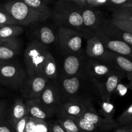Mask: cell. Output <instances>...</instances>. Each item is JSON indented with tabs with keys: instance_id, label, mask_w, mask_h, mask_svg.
Masks as SVG:
<instances>
[{
	"instance_id": "obj_1",
	"label": "cell",
	"mask_w": 132,
	"mask_h": 132,
	"mask_svg": "<svg viewBox=\"0 0 132 132\" xmlns=\"http://www.w3.org/2000/svg\"><path fill=\"white\" fill-rule=\"evenodd\" d=\"M57 86L63 103L69 101H90L99 97L90 78L83 73L63 76L53 80Z\"/></svg>"
},
{
	"instance_id": "obj_2",
	"label": "cell",
	"mask_w": 132,
	"mask_h": 132,
	"mask_svg": "<svg viewBox=\"0 0 132 132\" xmlns=\"http://www.w3.org/2000/svg\"><path fill=\"white\" fill-rule=\"evenodd\" d=\"M53 19L59 27H65L83 32L85 28L82 23L79 5L70 0H59L52 10Z\"/></svg>"
},
{
	"instance_id": "obj_3",
	"label": "cell",
	"mask_w": 132,
	"mask_h": 132,
	"mask_svg": "<svg viewBox=\"0 0 132 132\" xmlns=\"http://www.w3.org/2000/svg\"><path fill=\"white\" fill-rule=\"evenodd\" d=\"M18 25L29 26L47 20L50 17L39 12L20 0H7L3 4Z\"/></svg>"
},
{
	"instance_id": "obj_4",
	"label": "cell",
	"mask_w": 132,
	"mask_h": 132,
	"mask_svg": "<svg viewBox=\"0 0 132 132\" xmlns=\"http://www.w3.org/2000/svg\"><path fill=\"white\" fill-rule=\"evenodd\" d=\"M48 50L46 46L34 40L26 47L23 55L28 76L42 74L43 68Z\"/></svg>"
},
{
	"instance_id": "obj_5",
	"label": "cell",
	"mask_w": 132,
	"mask_h": 132,
	"mask_svg": "<svg viewBox=\"0 0 132 132\" xmlns=\"http://www.w3.org/2000/svg\"><path fill=\"white\" fill-rule=\"evenodd\" d=\"M28 75L23 67L15 62L0 63V82L13 90L21 88Z\"/></svg>"
},
{
	"instance_id": "obj_6",
	"label": "cell",
	"mask_w": 132,
	"mask_h": 132,
	"mask_svg": "<svg viewBox=\"0 0 132 132\" xmlns=\"http://www.w3.org/2000/svg\"><path fill=\"white\" fill-rule=\"evenodd\" d=\"M58 41L61 48L68 54L79 53L82 47V32L63 27L58 28Z\"/></svg>"
},
{
	"instance_id": "obj_7",
	"label": "cell",
	"mask_w": 132,
	"mask_h": 132,
	"mask_svg": "<svg viewBox=\"0 0 132 132\" xmlns=\"http://www.w3.org/2000/svg\"><path fill=\"white\" fill-rule=\"evenodd\" d=\"M48 81L49 79L43 74L28 76L25 82L20 90L26 99H38Z\"/></svg>"
},
{
	"instance_id": "obj_8",
	"label": "cell",
	"mask_w": 132,
	"mask_h": 132,
	"mask_svg": "<svg viewBox=\"0 0 132 132\" xmlns=\"http://www.w3.org/2000/svg\"><path fill=\"white\" fill-rule=\"evenodd\" d=\"M118 70L107 63L91 58L86 61L83 67L82 73L90 79L106 78L108 76Z\"/></svg>"
},
{
	"instance_id": "obj_9",
	"label": "cell",
	"mask_w": 132,
	"mask_h": 132,
	"mask_svg": "<svg viewBox=\"0 0 132 132\" xmlns=\"http://www.w3.org/2000/svg\"><path fill=\"white\" fill-rule=\"evenodd\" d=\"M125 76H126L125 73L118 71L108 76L104 82H100L95 79H91L99 97H111L114 94L117 85Z\"/></svg>"
},
{
	"instance_id": "obj_10",
	"label": "cell",
	"mask_w": 132,
	"mask_h": 132,
	"mask_svg": "<svg viewBox=\"0 0 132 132\" xmlns=\"http://www.w3.org/2000/svg\"><path fill=\"white\" fill-rule=\"evenodd\" d=\"M93 32L101 41L105 48L108 51L117 53L120 55L126 57L129 59L131 60V46H130L128 44L122 41L112 38L107 35L104 34L99 30Z\"/></svg>"
},
{
	"instance_id": "obj_11",
	"label": "cell",
	"mask_w": 132,
	"mask_h": 132,
	"mask_svg": "<svg viewBox=\"0 0 132 132\" xmlns=\"http://www.w3.org/2000/svg\"><path fill=\"white\" fill-rule=\"evenodd\" d=\"M107 63L117 70L125 73L131 82L132 77L131 60L122 55L107 50L101 59H97Z\"/></svg>"
},
{
	"instance_id": "obj_12",
	"label": "cell",
	"mask_w": 132,
	"mask_h": 132,
	"mask_svg": "<svg viewBox=\"0 0 132 132\" xmlns=\"http://www.w3.org/2000/svg\"><path fill=\"white\" fill-rule=\"evenodd\" d=\"M37 99L45 106L50 108L58 109L63 103L60 92L53 80H49Z\"/></svg>"
},
{
	"instance_id": "obj_13",
	"label": "cell",
	"mask_w": 132,
	"mask_h": 132,
	"mask_svg": "<svg viewBox=\"0 0 132 132\" xmlns=\"http://www.w3.org/2000/svg\"><path fill=\"white\" fill-rule=\"evenodd\" d=\"M88 6H80V12L85 29L95 32L100 29L104 19L99 10Z\"/></svg>"
},
{
	"instance_id": "obj_14",
	"label": "cell",
	"mask_w": 132,
	"mask_h": 132,
	"mask_svg": "<svg viewBox=\"0 0 132 132\" xmlns=\"http://www.w3.org/2000/svg\"><path fill=\"white\" fill-rule=\"evenodd\" d=\"M94 106L90 101H69L64 102L58 108L57 115L82 117L85 112Z\"/></svg>"
},
{
	"instance_id": "obj_15",
	"label": "cell",
	"mask_w": 132,
	"mask_h": 132,
	"mask_svg": "<svg viewBox=\"0 0 132 132\" xmlns=\"http://www.w3.org/2000/svg\"><path fill=\"white\" fill-rule=\"evenodd\" d=\"M27 116L32 118L41 120H47L57 115L58 109L45 106L37 99H27L25 103Z\"/></svg>"
},
{
	"instance_id": "obj_16",
	"label": "cell",
	"mask_w": 132,
	"mask_h": 132,
	"mask_svg": "<svg viewBox=\"0 0 132 132\" xmlns=\"http://www.w3.org/2000/svg\"><path fill=\"white\" fill-rule=\"evenodd\" d=\"M94 124L97 128L98 131H108L118 127V124L114 119H108L101 117L94 106L88 110L82 117Z\"/></svg>"
},
{
	"instance_id": "obj_17",
	"label": "cell",
	"mask_w": 132,
	"mask_h": 132,
	"mask_svg": "<svg viewBox=\"0 0 132 132\" xmlns=\"http://www.w3.org/2000/svg\"><path fill=\"white\" fill-rule=\"evenodd\" d=\"M82 33L84 35H88L86 45V53L88 56L92 59H101L107 51L103 44L92 31L85 30Z\"/></svg>"
},
{
	"instance_id": "obj_18",
	"label": "cell",
	"mask_w": 132,
	"mask_h": 132,
	"mask_svg": "<svg viewBox=\"0 0 132 132\" xmlns=\"http://www.w3.org/2000/svg\"><path fill=\"white\" fill-rule=\"evenodd\" d=\"M99 30L112 38L124 41L130 46L132 45V34L117 27L113 24L109 19H104L100 29Z\"/></svg>"
},
{
	"instance_id": "obj_19",
	"label": "cell",
	"mask_w": 132,
	"mask_h": 132,
	"mask_svg": "<svg viewBox=\"0 0 132 132\" xmlns=\"http://www.w3.org/2000/svg\"><path fill=\"white\" fill-rule=\"evenodd\" d=\"M86 61L78 53L70 54L64 59L63 69L66 76H73L82 73L83 67Z\"/></svg>"
},
{
	"instance_id": "obj_20",
	"label": "cell",
	"mask_w": 132,
	"mask_h": 132,
	"mask_svg": "<svg viewBox=\"0 0 132 132\" xmlns=\"http://www.w3.org/2000/svg\"><path fill=\"white\" fill-rule=\"evenodd\" d=\"M20 44L18 37L0 41V63L8 61L19 53Z\"/></svg>"
},
{
	"instance_id": "obj_21",
	"label": "cell",
	"mask_w": 132,
	"mask_h": 132,
	"mask_svg": "<svg viewBox=\"0 0 132 132\" xmlns=\"http://www.w3.org/2000/svg\"><path fill=\"white\" fill-rule=\"evenodd\" d=\"M25 116H27V106L25 103L21 99L18 98L14 101L9 116H7L6 115V117L10 124L14 127L15 123Z\"/></svg>"
},
{
	"instance_id": "obj_22",
	"label": "cell",
	"mask_w": 132,
	"mask_h": 132,
	"mask_svg": "<svg viewBox=\"0 0 132 132\" xmlns=\"http://www.w3.org/2000/svg\"><path fill=\"white\" fill-rule=\"evenodd\" d=\"M24 32L22 26L18 24H2L0 27V41L18 37Z\"/></svg>"
},
{
	"instance_id": "obj_23",
	"label": "cell",
	"mask_w": 132,
	"mask_h": 132,
	"mask_svg": "<svg viewBox=\"0 0 132 132\" xmlns=\"http://www.w3.org/2000/svg\"><path fill=\"white\" fill-rule=\"evenodd\" d=\"M42 74L49 80H55L58 77L56 62L49 51L43 68Z\"/></svg>"
},
{
	"instance_id": "obj_24",
	"label": "cell",
	"mask_w": 132,
	"mask_h": 132,
	"mask_svg": "<svg viewBox=\"0 0 132 132\" xmlns=\"http://www.w3.org/2000/svg\"><path fill=\"white\" fill-rule=\"evenodd\" d=\"M36 36L38 41L43 45L46 46L55 42V36L52 30L48 27L44 26L40 27L36 32Z\"/></svg>"
},
{
	"instance_id": "obj_25",
	"label": "cell",
	"mask_w": 132,
	"mask_h": 132,
	"mask_svg": "<svg viewBox=\"0 0 132 132\" xmlns=\"http://www.w3.org/2000/svg\"><path fill=\"white\" fill-rule=\"evenodd\" d=\"M43 14L50 17L52 10L49 6L50 0H20Z\"/></svg>"
},
{
	"instance_id": "obj_26",
	"label": "cell",
	"mask_w": 132,
	"mask_h": 132,
	"mask_svg": "<svg viewBox=\"0 0 132 132\" xmlns=\"http://www.w3.org/2000/svg\"><path fill=\"white\" fill-rule=\"evenodd\" d=\"M101 99L100 110L99 114L101 117L108 119H113L115 114V107L111 102V97H99Z\"/></svg>"
},
{
	"instance_id": "obj_27",
	"label": "cell",
	"mask_w": 132,
	"mask_h": 132,
	"mask_svg": "<svg viewBox=\"0 0 132 132\" xmlns=\"http://www.w3.org/2000/svg\"><path fill=\"white\" fill-rule=\"evenodd\" d=\"M57 121L60 124L63 129L67 132H80L81 129L78 127L77 123L72 117L57 114Z\"/></svg>"
},
{
	"instance_id": "obj_28",
	"label": "cell",
	"mask_w": 132,
	"mask_h": 132,
	"mask_svg": "<svg viewBox=\"0 0 132 132\" xmlns=\"http://www.w3.org/2000/svg\"><path fill=\"white\" fill-rule=\"evenodd\" d=\"M110 19L122 21H132V6L117 8L113 12Z\"/></svg>"
},
{
	"instance_id": "obj_29",
	"label": "cell",
	"mask_w": 132,
	"mask_h": 132,
	"mask_svg": "<svg viewBox=\"0 0 132 132\" xmlns=\"http://www.w3.org/2000/svg\"><path fill=\"white\" fill-rule=\"evenodd\" d=\"M77 123L78 127L81 129V131L86 132H95L98 131L97 128L96 126L90 122L89 121L86 120L83 117H72Z\"/></svg>"
},
{
	"instance_id": "obj_30",
	"label": "cell",
	"mask_w": 132,
	"mask_h": 132,
	"mask_svg": "<svg viewBox=\"0 0 132 132\" xmlns=\"http://www.w3.org/2000/svg\"><path fill=\"white\" fill-rule=\"evenodd\" d=\"M116 122L118 124L119 126H126L130 124H131L132 122V105L130 104L125 111L122 113V114L119 116Z\"/></svg>"
},
{
	"instance_id": "obj_31",
	"label": "cell",
	"mask_w": 132,
	"mask_h": 132,
	"mask_svg": "<svg viewBox=\"0 0 132 132\" xmlns=\"http://www.w3.org/2000/svg\"><path fill=\"white\" fill-rule=\"evenodd\" d=\"M0 24H18L16 21L8 13L3 5L0 4Z\"/></svg>"
},
{
	"instance_id": "obj_32",
	"label": "cell",
	"mask_w": 132,
	"mask_h": 132,
	"mask_svg": "<svg viewBox=\"0 0 132 132\" xmlns=\"http://www.w3.org/2000/svg\"><path fill=\"white\" fill-rule=\"evenodd\" d=\"M0 132H14V127L7 119L6 115L0 121Z\"/></svg>"
},
{
	"instance_id": "obj_33",
	"label": "cell",
	"mask_w": 132,
	"mask_h": 132,
	"mask_svg": "<svg viewBox=\"0 0 132 132\" xmlns=\"http://www.w3.org/2000/svg\"><path fill=\"white\" fill-rule=\"evenodd\" d=\"M108 4L116 7L132 6V0H108Z\"/></svg>"
},
{
	"instance_id": "obj_34",
	"label": "cell",
	"mask_w": 132,
	"mask_h": 132,
	"mask_svg": "<svg viewBox=\"0 0 132 132\" xmlns=\"http://www.w3.org/2000/svg\"><path fill=\"white\" fill-rule=\"evenodd\" d=\"M29 116H25L14 125V132H25V127Z\"/></svg>"
},
{
	"instance_id": "obj_35",
	"label": "cell",
	"mask_w": 132,
	"mask_h": 132,
	"mask_svg": "<svg viewBox=\"0 0 132 132\" xmlns=\"http://www.w3.org/2000/svg\"><path fill=\"white\" fill-rule=\"evenodd\" d=\"M35 132H49L48 122L46 120L37 119Z\"/></svg>"
},
{
	"instance_id": "obj_36",
	"label": "cell",
	"mask_w": 132,
	"mask_h": 132,
	"mask_svg": "<svg viewBox=\"0 0 132 132\" xmlns=\"http://www.w3.org/2000/svg\"><path fill=\"white\" fill-rule=\"evenodd\" d=\"M48 126L50 132H67L62 128L57 120L52 121L50 123L48 122Z\"/></svg>"
},
{
	"instance_id": "obj_37",
	"label": "cell",
	"mask_w": 132,
	"mask_h": 132,
	"mask_svg": "<svg viewBox=\"0 0 132 132\" xmlns=\"http://www.w3.org/2000/svg\"><path fill=\"white\" fill-rule=\"evenodd\" d=\"M37 119L29 117L25 127V132H35Z\"/></svg>"
},
{
	"instance_id": "obj_38",
	"label": "cell",
	"mask_w": 132,
	"mask_h": 132,
	"mask_svg": "<svg viewBox=\"0 0 132 132\" xmlns=\"http://www.w3.org/2000/svg\"><path fill=\"white\" fill-rule=\"evenodd\" d=\"M86 6L91 7L101 6L108 4V0H85Z\"/></svg>"
},
{
	"instance_id": "obj_39",
	"label": "cell",
	"mask_w": 132,
	"mask_h": 132,
	"mask_svg": "<svg viewBox=\"0 0 132 132\" xmlns=\"http://www.w3.org/2000/svg\"><path fill=\"white\" fill-rule=\"evenodd\" d=\"M128 89V86L124 85V84L121 83V82H119L117 87H116L114 94H118L119 96L122 97L127 94Z\"/></svg>"
},
{
	"instance_id": "obj_40",
	"label": "cell",
	"mask_w": 132,
	"mask_h": 132,
	"mask_svg": "<svg viewBox=\"0 0 132 132\" xmlns=\"http://www.w3.org/2000/svg\"><path fill=\"white\" fill-rule=\"evenodd\" d=\"M113 132H132V125L130 124L126 126H120Z\"/></svg>"
},
{
	"instance_id": "obj_41",
	"label": "cell",
	"mask_w": 132,
	"mask_h": 132,
	"mask_svg": "<svg viewBox=\"0 0 132 132\" xmlns=\"http://www.w3.org/2000/svg\"><path fill=\"white\" fill-rule=\"evenodd\" d=\"M6 106L5 101H0V121L6 115Z\"/></svg>"
},
{
	"instance_id": "obj_42",
	"label": "cell",
	"mask_w": 132,
	"mask_h": 132,
	"mask_svg": "<svg viewBox=\"0 0 132 132\" xmlns=\"http://www.w3.org/2000/svg\"><path fill=\"white\" fill-rule=\"evenodd\" d=\"M72 2L75 3L77 5H80V6H86V4L85 0H70Z\"/></svg>"
},
{
	"instance_id": "obj_43",
	"label": "cell",
	"mask_w": 132,
	"mask_h": 132,
	"mask_svg": "<svg viewBox=\"0 0 132 132\" xmlns=\"http://www.w3.org/2000/svg\"><path fill=\"white\" fill-rule=\"evenodd\" d=\"M80 132H86V131H80Z\"/></svg>"
},
{
	"instance_id": "obj_44",
	"label": "cell",
	"mask_w": 132,
	"mask_h": 132,
	"mask_svg": "<svg viewBox=\"0 0 132 132\" xmlns=\"http://www.w3.org/2000/svg\"><path fill=\"white\" fill-rule=\"evenodd\" d=\"M1 25H2V24H0V27H1Z\"/></svg>"
},
{
	"instance_id": "obj_45",
	"label": "cell",
	"mask_w": 132,
	"mask_h": 132,
	"mask_svg": "<svg viewBox=\"0 0 132 132\" xmlns=\"http://www.w3.org/2000/svg\"><path fill=\"white\" fill-rule=\"evenodd\" d=\"M49 132H50V131H49Z\"/></svg>"
}]
</instances>
